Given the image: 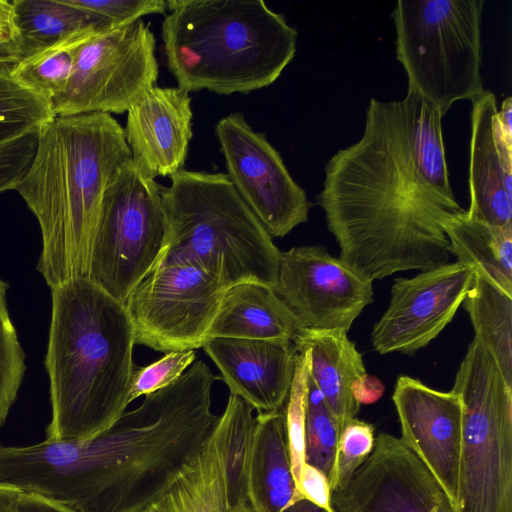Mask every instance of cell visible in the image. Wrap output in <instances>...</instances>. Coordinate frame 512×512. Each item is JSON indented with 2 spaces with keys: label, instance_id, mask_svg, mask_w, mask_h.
<instances>
[{
  "label": "cell",
  "instance_id": "603a6c76",
  "mask_svg": "<svg viewBox=\"0 0 512 512\" xmlns=\"http://www.w3.org/2000/svg\"><path fill=\"white\" fill-rule=\"evenodd\" d=\"M11 3L21 60L73 33L116 26L66 0H13Z\"/></svg>",
  "mask_w": 512,
  "mask_h": 512
},
{
  "label": "cell",
  "instance_id": "7a4b0ae2",
  "mask_svg": "<svg viewBox=\"0 0 512 512\" xmlns=\"http://www.w3.org/2000/svg\"><path fill=\"white\" fill-rule=\"evenodd\" d=\"M131 159L111 114L55 116L39 128L32 162L14 189L40 226L37 269L50 288L87 278L105 192Z\"/></svg>",
  "mask_w": 512,
  "mask_h": 512
},
{
  "label": "cell",
  "instance_id": "7402d4cb",
  "mask_svg": "<svg viewBox=\"0 0 512 512\" xmlns=\"http://www.w3.org/2000/svg\"><path fill=\"white\" fill-rule=\"evenodd\" d=\"M443 229L457 262L474 266L512 295V225L493 226L463 210L446 220Z\"/></svg>",
  "mask_w": 512,
  "mask_h": 512
},
{
  "label": "cell",
  "instance_id": "836d02e7",
  "mask_svg": "<svg viewBox=\"0 0 512 512\" xmlns=\"http://www.w3.org/2000/svg\"><path fill=\"white\" fill-rule=\"evenodd\" d=\"M39 129L0 143V193L12 190L28 170L34 157Z\"/></svg>",
  "mask_w": 512,
  "mask_h": 512
},
{
  "label": "cell",
  "instance_id": "f546056e",
  "mask_svg": "<svg viewBox=\"0 0 512 512\" xmlns=\"http://www.w3.org/2000/svg\"><path fill=\"white\" fill-rule=\"evenodd\" d=\"M8 288L0 277V427L17 398L26 371L25 353L8 309Z\"/></svg>",
  "mask_w": 512,
  "mask_h": 512
},
{
  "label": "cell",
  "instance_id": "9c48e42d",
  "mask_svg": "<svg viewBox=\"0 0 512 512\" xmlns=\"http://www.w3.org/2000/svg\"><path fill=\"white\" fill-rule=\"evenodd\" d=\"M156 40L143 20L110 26L73 49L66 88L55 100V116L127 112L158 79Z\"/></svg>",
  "mask_w": 512,
  "mask_h": 512
},
{
  "label": "cell",
  "instance_id": "60d3db41",
  "mask_svg": "<svg viewBox=\"0 0 512 512\" xmlns=\"http://www.w3.org/2000/svg\"><path fill=\"white\" fill-rule=\"evenodd\" d=\"M20 60L17 40L0 39V66L13 67Z\"/></svg>",
  "mask_w": 512,
  "mask_h": 512
},
{
  "label": "cell",
  "instance_id": "83f0119b",
  "mask_svg": "<svg viewBox=\"0 0 512 512\" xmlns=\"http://www.w3.org/2000/svg\"><path fill=\"white\" fill-rule=\"evenodd\" d=\"M0 66V143L39 129L55 117L52 103L29 90Z\"/></svg>",
  "mask_w": 512,
  "mask_h": 512
},
{
  "label": "cell",
  "instance_id": "44dd1931",
  "mask_svg": "<svg viewBox=\"0 0 512 512\" xmlns=\"http://www.w3.org/2000/svg\"><path fill=\"white\" fill-rule=\"evenodd\" d=\"M249 467V507L253 512H281L303 498L290 460L284 408L258 412Z\"/></svg>",
  "mask_w": 512,
  "mask_h": 512
},
{
  "label": "cell",
  "instance_id": "4fadbf2b",
  "mask_svg": "<svg viewBox=\"0 0 512 512\" xmlns=\"http://www.w3.org/2000/svg\"><path fill=\"white\" fill-rule=\"evenodd\" d=\"M474 274V266L455 261L396 278L389 305L371 332L373 349L411 355L428 345L455 316Z\"/></svg>",
  "mask_w": 512,
  "mask_h": 512
},
{
  "label": "cell",
  "instance_id": "ffe728a7",
  "mask_svg": "<svg viewBox=\"0 0 512 512\" xmlns=\"http://www.w3.org/2000/svg\"><path fill=\"white\" fill-rule=\"evenodd\" d=\"M303 330L274 288L241 282L224 291L208 333L212 338L292 341Z\"/></svg>",
  "mask_w": 512,
  "mask_h": 512
},
{
  "label": "cell",
  "instance_id": "1f68e13d",
  "mask_svg": "<svg viewBox=\"0 0 512 512\" xmlns=\"http://www.w3.org/2000/svg\"><path fill=\"white\" fill-rule=\"evenodd\" d=\"M306 378L307 357L303 352H297L294 378L284 407L290 460L297 488L305 464Z\"/></svg>",
  "mask_w": 512,
  "mask_h": 512
},
{
  "label": "cell",
  "instance_id": "6da1fadb",
  "mask_svg": "<svg viewBox=\"0 0 512 512\" xmlns=\"http://www.w3.org/2000/svg\"><path fill=\"white\" fill-rule=\"evenodd\" d=\"M442 117L410 91L372 98L361 139L325 165L316 198L338 259L372 282L450 262L443 223L464 209L449 181Z\"/></svg>",
  "mask_w": 512,
  "mask_h": 512
},
{
  "label": "cell",
  "instance_id": "d4e9b609",
  "mask_svg": "<svg viewBox=\"0 0 512 512\" xmlns=\"http://www.w3.org/2000/svg\"><path fill=\"white\" fill-rule=\"evenodd\" d=\"M476 339L495 360L506 383L512 386V295L475 268L463 302Z\"/></svg>",
  "mask_w": 512,
  "mask_h": 512
},
{
  "label": "cell",
  "instance_id": "2e32d148",
  "mask_svg": "<svg viewBox=\"0 0 512 512\" xmlns=\"http://www.w3.org/2000/svg\"><path fill=\"white\" fill-rule=\"evenodd\" d=\"M189 93L154 86L127 111L124 130L132 162L148 177H170L183 169L192 137Z\"/></svg>",
  "mask_w": 512,
  "mask_h": 512
},
{
  "label": "cell",
  "instance_id": "cb8c5ba5",
  "mask_svg": "<svg viewBox=\"0 0 512 512\" xmlns=\"http://www.w3.org/2000/svg\"><path fill=\"white\" fill-rule=\"evenodd\" d=\"M141 512H228L215 430L171 487Z\"/></svg>",
  "mask_w": 512,
  "mask_h": 512
},
{
  "label": "cell",
  "instance_id": "f35d334b",
  "mask_svg": "<svg viewBox=\"0 0 512 512\" xmlns=\"http://www.w3.org/2000/svg\"><path fill=\"white\" fill-rule=\"evenodd\" d=\"M23 492L15 487L0 484V512H20Z\"/></svg>",
  "mask_w": 512,
  "mask_h": 512
},
{
  "label": "cell",
  "instance_id": "30bf717a",
  "mask_svg": "<svg viewBox=\"0 0 512 512\" xmlns=\"http://www.w3.org/2000/svg\"><path fill=\"white\" fill-rule=\"evenodd\" d=\"M226 288L195 264L162 260L124 303L135 344L163 353L202 347Z\"/></svg>",
  "mask_w": 512,
  "mask_h": 512
},
{
  "label": "cell",
  "instance_id": "7c38bea8",
  "mask_svg": "<svg viewBox=\"0 0 512 512\" xmlns=\"http://www.w3.org/2000/svg\"><path fill=\"white\" fill-rule=\"evenodd\" d=\"M372 281L321 245L281 252L274 291L303 329L348 332L373 301Z\"/></svg>",
  "mask_w": 512,
  "mask_h": 512
},
{
  "label": "cell",
  "instance_id": "e575fe53",
  "mask_svg": "<svg viewBox=\"0 0 512 512\" xmlns=\"http://www.w3.org/2000/svg\"><path fill=\"white\" fill-rule=\"evenodd\" d=\"M71 5L93 12L113 25H124L149 14H163L165 0H66Z\"/></svg>",
  "mask_w": 512,
  "mask_h": 512
},
{
  "label": "cell",
  "instance_id": "d6a6232c",
  "mask_svg": "<svg viewBox=\"0 0 512 512\" xmlns=\"http://www.w3.org/2000/svg\"><path fill=\"white\" fill-rule=\"evenodd\" d=\"M196 360L195 350L173 351L159 360L134 370L130 389V403L174 383Z\"/></svg>",
  "mask_w": 512,
  "mask_h": 512
},
{
  "label": "cell",
  "instance_id": "4316f807",
  "mask_svg": "<svg viewBox=\"0 0 512 512\" xmlns=\"http://www.w3.org/2000/svg\"><path fill=\"white\" fill-rule=\"evenodd\" d=\"M100 30H83L60 39L20 60L12 67L11 75L20 84L52 103L67 86L74 47Z\"/></svg>",
  "mask_w": 512,
  "mask_h": 512
},
{
  "label": "cell",
  "instance_id": "d6986e66",
  "mask_svg": "<svg viewBox=\"0 0 512 512\" xmlns=\"http://www.w3.org/2000/svg\"><path fill=\"white\" fill-rule=\"evenodd\" d=\"M293 343L297 352L306 355L308 375L342 431L360 409L351 384L367 373L361 353L343 330L303 329Z\"/></svg>",
  "mask_w": 512,
  "mask_h": 512
},
{
  "label": "cell",
  "instance_id": "7bdbcfd3",
  "mask_svg": "<svg viewBox=\"0 0 512 512\" xmlns=\"http://www.w3.org/2000/svg\"><path fill=\"white\" fill-rule=\"evenodd\" d=\"M231 512H253V510L249 506H246L240 510L231 511Z\"/></svg>",
  "mask_w": 512,
  "mask_h": 512
},
{
  "label": "cell",
  "instance_id": "9a60e30c",
  "mask_svg": "<svg viewBox=\"0 0 512 512\" xmlns=\"http://www.w3.org/2000/svg\"><path fill=\"white\" fill-rule=\"evenodd\" d=\"M392 400L401 426L400 439L435 477L455 508L462 444L460 396L401 375Z\"/></svg>",
  "mask_w": 512,
  "mask_h": 512
},
{
  "label": "cell",
  "instance_id": "8992f818",
  "mask_svg": "<svg viewBox=\"0 0 512 512\" xmlns=\"http://www.w3.org/2000/svg\"><path fill=\"white\" fill-rule=\"evenodd\" d=\"M483 0H399L392 16L396 57L415 93L444 116L484 93L481 76Z\"/></svg>",
  "mask_w": 512,
  "mask_h": 512
},
{
  "label": "cell",
  "instance_id": "484cf974",
  "mask_svg": "<svg viewBox=\"0 0 512 512\" xmlns=\"http://www.w3.org/2000/svg\"><path fill=\"white\" fill-rule=\"evenodd\" d=\"M253 410L245 400L230 394L214 429L223 464L228 512L249 506V467L257 427Z\"/></svg>",
  "mask_w": 512,
  "mask_h": 512
},
{
  "label": "cell",
  "instance_id": "ac0fdd59",
  "mask_svg": "<svg viewBox=\"0 0 512 512\" xmlns=\"http://www.w3.org/2000/svg\"><path fill=\"white\" fill-rule=\"evenodd\" d=\"M495 95L472 102L467 214L493 226L512 225V145L501 132Z\"/></svg>",
  "mask_w": 512,
  "mask_h": 512
},
{
  "label": "cell",
  "instance_id": "e0dca14e",
  "mask_svg": "<svg viewBox=\"0 0 512 512\" xmlns=\"http://www.w3.org/2000/svg\"><path fill=\"white\" fill-rule=\"evenodd\" d=\"M202 348L230 390L257 412L284 408L296 365L292 341L212 338Z\"/></svg>",
  "mask_w": 512,
  "mask_h": 512
},
{
  "label": "cell",
  "instance_id": "3957f363",
  "mask_svg": "<svg viewBox=\"0 0 512 512\" xmlns=\"http://www.w3.org/2000/svg\"><path fill=\"white\" fill-rule=\"evenodd\" d=\"M51 296L46 439L87 440L130 404L134 332L125 305L86 277L51 288Z\"/></svg>",
  "mask_w": 512,
  "mask_h": 512
},
{
  "label": "cell",
  "instance_id": "8d00e7d4",
  "mask_svg": "<svg viewBox=\"0 0 512 512\" xmlns=\"http://www.w3.org/2000/svg\"><path fill=\"white\" fill-rule=\"evenodd\" d=\"M385 386L376 376L365 373L351 384V393L359 405L377 402L384 394Z\"/></svg>",
  "mask_w": 512,
  "mask_h": 512
},
{
  "label": "cell",
  "instance_id": "277c9868",
  "mask_svg": "<svg viewBox=\"0 0 512 512\" xmlns=\"http://www.w3.org/2000/svg\"><path fill=\"white\" fill-rule=\"evenodd\" d=\"M161 25L178 87L248 94L274 83L293 60L298 33L262 0H169Z\"/></svg>",
  "mask_w": 512,
  "mask_h": 512
},
{
  "label": "cell",
  "instance_id": "f1b7e54d",
  "mask_svg": "<svg viewBox=\"0 0 512 512\" xmlns=\"http://www.w3.org/2000/svg\"><path fill=\"white\" fill-rule=\"evenodd\" d=\"M341 430L326 401L308 375L305 395V463L322 471L329 479Z\"/></svg>",
  "mask_w": 512,
  "mask_h": 512
},
{
  "label": "cell",
  "instance_id": "5bb4252c",
  "mask_svg": "<svg viewBox=\"0 0 512 512\" xmlns=\"http://www.w3.org/2000/svg\"><path fill=\"white\" fill-rule=\"evenodd\" d=\"M335 512H456L447 494L403 441L380 433L348 483L331 493Z\"/></svg>",
  "mask_w": 512,
  "mask_h": 512
},
{
  "label": "cell",
  "instance_id": "ab89813d",
  "mask_svg": "<svg viewBox=\"0 0 512 512\" xmlns=\"http://www.w3.org/2000/svg\"><path fill=\"white\" fill-rule=\"evenodd\" d=\"M497 118L504 139L512 145V100L510 97L503 101L501 109L497 112Z\"/></svg>",
  "mask_w": 512,
  "mask_h": 512
},
{
  "label": "cell",
  "instance_id": "4dcf8cb0",
  "mask_svg": "<svg viewBox=\"0 0 512 512\" xmlns=\"http://www.w3.org/2000/svg\"><path fill=\"white\" fill-rule=\"evenodd\" d=\"M375 438L374 426L357 417L343 427L330 480L332 492L342 489L370 456Z\"/></svg>",
  "mask_w": 512,
  "mask_h": 512
},
{
  "label": "cell",
  "instance_id": "ba28073f",
  "mask_svg": "<svg viewBox=\"0 0 512 512\" xmlns=\"http://www.w3.org/2000/svg\"><path fill=\"white\" fill-rule=\"evenodd\" d=\"M167 247L161 187L131 159L118 169L105 192L87 278L124 304L160 264Z\"/></svg>",
  "mask_w": 512,
  "mask_h": 512
},
{
  "label": "cell",
  "instance_id": "74e56055",
  "mask_svg": "<svg viewBox=\"0 0 512 512\" xmlns=\"http://www.w3.org/2000/svg\"><path fill=\"white\" fill-rule=\"evenodd\" d=\"M20 512H75L48 501L37 495L23 493L20 498Z\"/></svg>",
  "mask_w": 512,
  "mask_h": 512
},
{
  "label": "cell",
  "instance_id": "5b68a950",
  "mask_svg": "<svg viewBox=\"0 0 512 512\" xmlns=\"http://www.w3.org/2000/svg\"><path fill=\"white\" fill-rule=\"evenodd\" d=\"M168 224L165 259L195 264L225 287H275L281 251L225 173L181 169L161 187Z\"/></svg>",
  "mask_w": 512,
  "mask_h": 512
},
{
  "label": "cell",
  "instance_id": "b9f144b4",
  "mask_svg": "<svg viewBox=\"0 0 512 512\" xmlns=\"http://www.w3.org/2000/svg\"><path fill=\"white\" fill-rule=\"evenodd\" d=\"M281 512H327L306 498H301Z\"/></svg>",
  "mask_w": 512,
  "mask_h": 512
},
{
  "label": "cell",
  "instance_id": "8fae6325",
  "mask_svg": "<svg viewBox=\"0 0 512 512\" xmlns=\"http://www.w3.org/2000/svg\"><path fill=\"white\" fill-rule=\"evenodd\" d=\"M215 133L230 182L271 237H284L308 220L311 203L305 191L241 112L221 118Z\"/></svg>",
  "mask_w": 512,
  "mask_h": 512
},
{
  "label": "cell",
  "instance_id": "d590c367",
  "mask_svg": "<svg viewBox=\"0 0 512 512\" xmlns=\"http://www.w3.org/2000/svg\"><path fill=\"white\" fill-rule=\"evenodd\" d=\"M298 491L327 512H335L331 505V488L328 477L316 467L305 463L298 482Z\"/></svg>",
  "mask_w": 512,
  "mask_h": 512
},
{
  "label": "cell",
  "instance_id": "52a82bcc",
  "mask_svg": "<svg viewBox=\"0 0 512 512\" xmlns=\"http://www.w3.org/2000/svg\"><path fill=\"white\" fill-rule=\"evenodd\" d=\"M452 391L463 406L456 512H512V386L473 339Z\"/></svg>",
  "mask_w": 512,
  "mask_h": 512
}]
</instances>
